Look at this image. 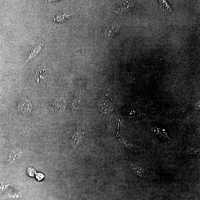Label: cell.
<instances>
[{"label": "cell", "instance_id": "cell-1", "mask_svg": "<svg viewBox=\"0 0 200 200\" xmlns=\"http://www.w3.org/2000/svg\"><path fill=\"white\" fill-rule=\"evenodd\" d=\"M97 105L98 110L101 114L103 115L110 114L114 108V102L107 95L100 97L97 102Z\"/></svg>", "mask_w": 200, "mask_h": 200}, {"label": "cell", "instance_id": "cell-2", "mask_svg": "<svg viewBox=\"0 0 200 200\" xmlns=\"http://www.w3.org/2000/svg\"><path fill=\"white\" fill-rule=\"evenodd\" d=\"M32 105L29 101L22 99L19 102L18 109L19 111L24 115H28L31 112Z\"/></svg>", "mask_w": 200, "mask_h": 200}, {"label": "cell", "instance_id": "cell-3", "mask_svg": "<svg viewBox=\"0 0 200 200\" xmlns=\"http://www.w3.org/2000/svg\"><path fill=\"white\" fill-rule=\"evenodd\" d=\"M45 64L38 67L33 76L32 81L34 84H38L41 81L45 79Z\"/></svg>", "mask_w": 200, "mask_h": 200}, {"label": "cell", "instance_id": "cell-4", "mask_svg": "<svg viewBox=\"0 0 200 200\" xmlns=\"http://www.w3.org/2000/svg\"><path fill=\"white\" fill-rule=\"evenodd\" d=\"M121 29V26L119 25H110L106 29L105 35L107 39L112 38L117 35Z\"/></svg>", "mask_w": 200, "mask_h": 200}, {"label": "cell", "instance_id": "cell-5", "mask_svg": "<svg viewBox=\"0 0 200 200\" xmlns=\"http://www.w3.org/2000/svg\"><path fill=\"white\" fill-rule=\"evenodd\" d=\"M66 105L65 99L63 97L56 99L52 105L56 112H62L65 110Z\"/></svg>", "mask_w": 200, "mask_h": 200}, {"label": "cell", "instance_id": "cell-6", "mask_svg": "<svg viewBox=\"0 0 200 200\" xmlns=\"http://www.w3.org/2000/svg\"><path fill=\"white\" fill-rule=\"evenodd\" d=\"M81 90L79 89L75 95L72 104L71 110L73 112L79 110L80 101H81Z\"/></svg>", "mask_w": 200, "mask_h": 200}, {"label": "cell", "instance_id": "cell-7", "mask_svg": "<svg viewBox=\"0 0 200 200\" xmlns=\"http://www.w3.org/2000/svg\"><path fill=\"white\" fill-rule=\"evenodd\" d=\"M42 43L41 44H36L35 46L34 49L32 50V52L29 55V56L28 57L27 59L25 62V64L27 63L29 60H32L33 59L35 58L40 53L42 49L43 46L42 45Z\"/></svg>", "mask_w": 200, "mask_h": 200}, {"label": "cell", "instance_id": "cell-8", "mask_svg": "<svg viewBox=\"0 0 200 200\" xmlns=\"http://www.w3.org/2000/svg\"><path fill=\"white\" fill-rule=\"evenodd\" d=\"M81 136L80 132L78 130H76V131L73 134L72 141L73 149L75 148L77 146L78 143L79 142Z\"/></svg>", "mask_w": 200, "mask_h": 200}, {"label": "cell", "instance_id": "cell-9", "mask_svg": "<svg viewBox=\"0 0 200 200\" xmlns=\"http://www.w3.org/2000/svg\"><path fill=\"white\" fill-rule=\"evenodd\" d=\"M21 155L20 151H17L11 153L9 156V158L8 160V162H11L14 161H17V160L20 159V158L21 157Z\"/></svg>", "mask_w": 200, "mask_h": 200}, {"label": "cell", "instance_id": "cell-10", "mask_svg": "<svg viewBox=\"0 0 200 200\" xmlns=\"http://www.w3.org/2000/svg\"><path fill=\"white\" fill-rule=\"evenodd\" d=\"M70 16L71 15H67V14H64L62 15L56 16V18L54 20L55 22L58 23H63L69 19Z\"/></svg>", "mask_w": 200, "mask_h": 200}, {"label": "cell", "instance_id": "cell-11", "mask_svg": "<svg viewBox=\"0 0 200 200\" xmlns=\"http://www.w3.org/2000/svg\"><path fill=\"white\" fill-rule=\"evenodd\" d=\"M130 167L137 175L141 176H144L145 172L143 170L141 169V168L135 167L133 165H130Z\"/></svg>", "mask_w": 200, "mask_h": 200}]
</instances>
